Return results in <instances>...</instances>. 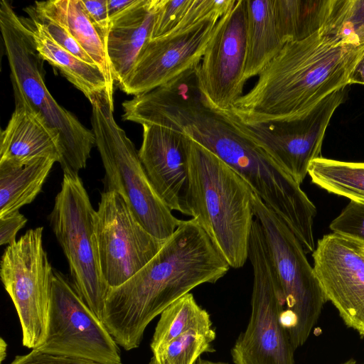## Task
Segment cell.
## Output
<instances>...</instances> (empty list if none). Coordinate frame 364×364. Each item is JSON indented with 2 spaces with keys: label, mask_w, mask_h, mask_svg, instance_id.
I'll use <instances>...</instances> for the list:
<instances>
[{
  "label": "cell",
  "mask_w": 364,
  "mask_h": 364,
  "mask_svg": "<svg viewBox=\"0 0 364 364\" xmlns=\"http://www.w3.org/2000/svg\"><path fill=\"white\" fill-rule=\"evenodd\" d=\"M80 2L90 19L106 41L110 26L107 0H80Z\"/></svg>",
  "instance_id": "33"
},
{
  "label": "cell",
  "mask_w": 364,
  "mask_h": 364,
  "mask_svg": "<svg viewBox=\"0 0 364 364\" xmlns=\"http://www.w3.org/2000/svg\"><path fill=\"white\" fill-rule=\"evenodd\" d=\"M247 49L244 80L259 75L283 48L273 0H246Z\"/></svg>",
  "instance_id": "21"
},
{
  "label": "cell",
  "mask_w": 364,
  "mask_h": 364,
  "mask_svg": "<svg viewBox=\"0 0 364 364\" xmlns=\"http://www.w3.org/2000/svg\"><path fill=\"white\" fill-rule=\"evenodd\" d=\"M55 162L56 159L48 157L24 166L0 163V217L31 203Z\"/></svg>",
  "instance_id": "22"
},
{
  "label": "cell",
  "mask_w": 364,
  "mask_h": 364,
  "mask_svg": "<svg viewBox=\"0 0 364 364\" xmlns=\"http://www.w3.org/2000/svg\"><path fill=\"white\" fill-rule=\"evenodd\" d=\"M28 219L19 211L0 217V245L14 242L18 232L23 228Z\"/></svg>",
  "instance_id": "34"
},
{
  "label": "cell",
  "mask_w": 364,
  "mask_h": 364,
  "mask_svg": "<svg viewBox=\"0 0 364 364\" xmlns=\"http://www.w3.org/2000/svg\"><path fill=\"white\" fill-rule=\"evenodd\" d=\"M43 230L29 229L9 245L0 264L2 284L21 323L22 344L31 350L46 337L54 270L43 248Z\"/></svg>",
  "instance_id": "9"
},
{
  "label": "cell",
  "mask_w": 364,
  "mask_h": 364,
  "mask_svg": "<svg viewBox=\"0 0 364 364\" xmlns=\"http://www.w3.org/2000/svg\"><path fill=\"white\" fill-rule=\"evenodd\" d=\"M252 201L285 300L281 319L296 350L307 341L327 300L296 235L255 193Z\"/></svg>",
  "instance_id": "6"
},
{
  "label": "cell",
  "mask_w": 364,
  "mask_h": 364,
  "mask_svg": "<svg viewBox=\"0 0 364 364\" xmlns=\"http://www.w3.org/2000/svg\"><path fill=\"white\" fill-rule=\"evenodd\" d=\"M38 12L63 26L105 75L110 89L115 85L105 38L86 14L80 0L36 1Z\"/></svg>",
  "instance_id": "19"
},
{
  "label": "cell",
  "mask_w": 364,
  "mask_h": 364,
  "mask_svg": "<svg viewBox=\"0 0 364 364\" xmlns=\"http://www.w3.org/2000/svg\"><path fill=\"white\" fill-rule=\"evenodd\" d=\"M192 0H161L151 40L173 33L186 14Z\"/></svg>",
  "instance_id": "29"
},
{
  "label": "cell",
  "mask_w": 364,
  "mask_h": 364,
  "mask_svg": "<svg viewBox=\"0 0 364 364\" xmlns=\"http://www.w3.org/2000/svg\"><path fill=\"white\" fill-rule=\"evenodd\" d=\"M314 269L327 301L344 323L364 336V249L363 244L331 233L312 252Z\"/></svg>",
  "instance_id": "14"
},
{
  "label": "cell",
  "mask_w": 364,
  "mask_h": 364,
  "mask_svg": "<svg viewBox=\"0 0 364 364\" xmlns=\"http://www.w3.org/2000/svg\"><path fill=\"white\" fill-rule=\"evenodd\" d=\"M9 364H99L80 358L60 356L31 350L26 355H17Z\"/></svg>",
  "instance_id": "32"
},
{
  "label": "cell",
  "mask_w": 364,
  "mask_h": 364,
  "mask_svg": "<svg viewBox=\"0 0 364 364\" xmlns=\"http://www.w3.org/2000/svg\"><path fill=\"white\" fill-rule=\"evenodd\" d=\"M340 364H358L357 361L353 358H350Z\"/></svg>",
  "instance_id": "39"
},
{
  "label": "cell",
  "mask_w": 364,
  "mask_h": 364,
  "mask_svg": "<svg viewBox=\"0 0 364 364\" xmlns=\"http://www.w3.org/2000/svg\"><path fill=\"white\" fill-rule=\"evenodd\" d=\"M230 267L196 220H181L143 268L109 289L102 321L119 346L136 349L154 318L198 286L215 283Z\"/></svg>",
  "instance_id": "1"
},
{
  "label": "cell",
  "mask_w": 364,
  "mask_h": 364,
  "mask_svg": "<svg viewBox=\"0 0 364 364\" xmlns=\"http://www.w3.org/2000/svg\"><path fill=\"white\" fill-rule=\"evenodd\" d=\"M235 1V0H192L186 16L173 33L186 29L206 20H219L230 10Z\"/></svg>",
  "instance_id": "31"
},
{
  "label": "cell",
  "mask_w": 364,
  "mask_h": 364,
  "mask_svg": "<svg viewBox=\"0 0 364 364\" xmlns=\"http://www.w3.org/2000/svg\"><path fill=\"white\" fill-rule=\"evenodd\" d=\"M363 249H364V244H363Z\"/></svg>",
  "instance_id": "41"
},
{
  "label": "cell",
  "mask_w": 364,
  "mask_h": 364,
  "mask_svg": "<svg viewBox=\"0 0 364 364\" xmlns=\"http://www.w3.org/2000/svg\"><path fill=\"white\" fill-rule=\"evenodd\" d=\"M353 84L364 85V54L350 75L348 85Z\"/></svg>",
  "instance_id": "36"
},
{
  "label": "cell",
  "mask_w": 364,
  "mask_h": 364,
  "mask_svg": "<svg viewBox=\"0 0 364 364\" xmlns=\"http://www.w3.org/2000/svg\"><path fill=\"white\" fill-rule=\"evenodd\" d=\"M185 135V134H184ZM191 216L232 268L248 259L254 192L216 154L186 135Z\"/></svg>",
  "instance_id": "3"
},
{
  "label": "cell",
  "mask_w": 364,
  "mask_h": 364,
  "mask_svg": "<svg viewBox=\"0 0 364 364\" xmlns=\"http://www.w3.org/2000/svg\"><path fill=\"white\" fill-rule=\"evenodd\" d=\"M327 0H273L274 14L282 41L304 39L321 27Z\"/></svg>",
  "instance_id": "25"
},
{
  "label": "cell",
  "mask_w": 364,
  "mask_h": 364,
  "mask_svg": "<svg viewBox=\"0 0 364 364\" xmlns=\"http://www.w3.org/2000/svg\"><path fill=\"white\" fill-rule=\"evenodd\" d=\"M195 364H228L224 362H213L199 358Z\"/></svg>",
  "instance_id": "38"
},
{
  "label": "cell",
  "mask_w": 364,
  "mask_h": 364,
  "mask_svg": "<svg viewBox=\"0 0 364 364\" xmlns=\"http://www.w3.org/2000/svg\"><path fill=\"white\" fill-rule=\"evenodd\" d=\"M136 0H107L110 21L118 16L132 6Z\"/></svg>",
  "instance_id": "35"
},
{
  "label": "cell",
  "mask_w": 364,
  "mask_h": 364,
  "mask_svg": "<svg viewBox=\"0 0 364 364\" xmlns=\"http://www.w3.org/2000/svg\"><path fill=\"white\" fill-rule=\"evenodd\" d=\"M91 105L92 131L105 171V191L120 194L148 232L160 240H167L181 220L156 193L134 144L116 122L114 100L104 91Z\"/></svg>",
  "instance_id": "5"
},
{
  "label": "cell",
  "mask_w": 364,
  "mask_h": 364,
  "mask_svg": "<svg viewBox=\"0 0 364 364\" xmlns=\"http://www.w3.org/2000/svg\"><path fill=\"white\" fill-rule=\"evenodd\" d=\"M6 348H7L6 343L4 341L3 338H1V341H0V360H1V363H2V361L5 359L6 356Z\"/></svg>",
  "instance_id": "37"
},
{
  "label": "cell",
  "mask_w": 364,
  "mask_h": 364,
  "mask_svg": "<svg viewBox=\"0 0 364 364\" xmlns=\"http://www.w3.org/2000/svg\"><path fill=\"white\" fill-rule=\"evenodd\" d=\"M363 54L364 44L350 43L319 30L287 42L230 109L250 124L301 118L326 97L348 86Z\"/></svg>",
  "instance_id": "2"
},
{
  "label": "cell",
  "mask_w": 364,
  "mask_h": 364,
  "mask_svg": "<svg viewBox=\"0 0 364 364\" xmlns=\"http://www.w3.org/2000/svg\"><path fill=\"white\" fill-rule=\"evenodd\" d=\"M0 28L10 69L15 105L35 112L58 137L63 172L78 174L86 167L95 138L73 113L60 105L45 83L44 60L38 53L29 18L19 16L6 0L0 2Z\"/></svg>",
  "instance_id": "4"
},
{
  "label": "cell",
  "mask_w": 364,
  "mask_h": 364,
  "mask_svg": "<svg viewBox=\"0 0 364 364\" xmlns=\"http://www.w3.org/2000/svg\"><path fill=\"white\" fill-rule=\"evenodd\" d=\"M35 350L99 364H122L119 345L102 321L55 269L46 337Z\"/></svg>",
  "instance_id": "10"
},
{
  "label": "cell",
  "mask_w": 364,
  "mask_h": 364,
  "mask_svg": "<svg viewBox=\"0 0 364 364\" xmlns=\"http://www.w3.org/2000/svg\"><path fill=\"white\" fill-rule=\"evenodd\" d=\"M161 0H136L124 12L110 21L106 49L115 84H122L151 40Z\"/></svg>",
  "instance_id": "17"
},
{
  "label": "cell",
  "mask_w": 364,
  "mask_h": 364,
  "mask_svg": "<svg viewBox=\"0 0 364 364\" xmlns=\"http://www.w3.org/2000/svg\"><path fill=\"white\" fill-rule=\"evenodd\" d=\"M209 313L188 293L168 306L161 314L150 343L154 356L160 354L174 339L191 331L210 332Z\"/></svg>",
  "instance_id": "23"
},
{
  "label": "cell",
  "mask_w": 364,
  "mask_h": 364,
  "mask_svg": "<svg viewBox=\"0 0 364 364\" xmlns=\"http://www.w3.org/2000/svg\"><path fill=\"white\" fill-rule=\"evenodd\" d=\"M149 364H159V363H158V362H157L156 359L153 356V357L151 358V360H150V361H149Z\"/></svg>",
  "instance_id": "40"
},
{
  "label": "cell",
  "mask_w": 364,
  "mask_h": 364,
  "mask_svg": "<svg viewBox=\"0 0 364 364\" xmlns=\"http://www.w3.org/2000/svg\"><path fill=\"white\" fill-rule=\"evenodd\" d=\"M95 213L79 175L63 172L60 190L48 216L50 226L68 261L74 288L102 320L109 287L100 269Z\"/></svg>",
  "instance_id": "8"
},
{
  "label": "cell",
  "mask_w": 364,
  "mask_h": 364,
  "mask_svg": "<svg viewBox=\"0 0 364 364\" xmlns=\"http://www.w3.org/2000/svg\"><path fill=\"white\" fill-rule=\"evenodd\" d=\"M141 126L138 155L152 186L172 211L191 216L185 135L163 126Z\"/></svg>",
  "instance_id": "16"
},
{
  "label": "cell",
  "mask_w": 364,
  "mask_h": 364,
  "mask_svg": "<svg viewBox=\"0 0 364 364\" xmlns=\"http://www.w3.org/2000/svg\"><path fill=\"white\" fill-rule=\"evenodd\" d=\"M346 88L326 97L304 117L291 121L250 124L242 122L231 109L218 111L301 185L311 161L321 157L326 130L345 99Z\"/></svg>",
  "instance_id": "11"
},
{
  "label": "cell",
  "mask_w": 364,
  "mask_h": 364,
  "mask_svg": "<svg viewBox=\"0 0 364 364\" xmlns=\"http://www.w3.org/2000/svg\"><path fill=\"white\" fill-rule=\"evenodd\" d=\"M51 157L59 163L58 137L32 110L15 105L6 127L0 136V163L24 166Z\"/></svg>",
  "instance_id": "18"
},
{
  "label": "cell",
  "mask_w": 364,
  "mask_h": 364,
  "mask_svg": "<svg viewBox=\"0 0 364 364\" xmlns=\"http://www.w3.org/2000/svg\"><path fill=\"white\" fill-rule=\"evenodd\" d=\"M318 30L350 43L364 44V0H327Z\"/></svg>",
  "instance_id": "26"
},
{
  "label": "cell",
  "mask_w": 364,
  "mask_h": 364,
  "mask_svg": "<svg viewBox=\"0 0 364 364\" xmlns=\"http://www.w3.org/2000/svg\"><path fill=\"white\" fill-rule=\"evenodd\" d=\"M308 174L328 193L364 202V163L320 157L311 161Z\"/></svg>",
  "instance_id": "24"
},
{
  "label": "cell",
  "mask_w": 364,
  "mask_h": 364,
  "mask_svg": "<svg viewBox=\"0 0 364 364\" xmlns=\"http://www.w3.org/2000/svg\"><path fill=\"white\" fill-rule=\"evenodd\" d=\"M25 11L30 16L31 19L38 21L45 28L50 37L59 46L81 60L95 65L90 55L84 50L63 26L52 18L38 12L32 6L26 8Z\"/></svg>",
  "instance_id": "30"
},
{
  "label": "cell",
  "mask_w": 364,
  "mask_h": 364,
  "mask_svg": "<svg viewBox=\"0 0 364 364\" xmlns=\"http://www.w3.org/2000/svg\"><path fill=\"white\" fill-rule=\"evenodd\" d=\"M29 19L36 50L44 61L58 68L90 103L104 91H107L109 97L114 100V91L110 89L105 75L97 65L85 63L65 50L53 41L40 23Z\"/></svg>",
  "instance_id": "20"
},
{
  "label": "cell",
  "mask_w": 364,
  "mask_h": 364,
  "mask_svg": "<svg viewBox=\"0 0 364 364\" xmlns=\"http://www.w3.org/2000/svg\"><path fill=\"white\" fill-rule=\"evenodd\" d=\"M218 20H206L186 29L150 40L125 80L119 85L139 95L164 85L200 63Z\"/></svg>",
  "instance_id": "15"
},
{
  "label": "cell",
  "mask_w": 364,
  "mask_h": 364,
  "mask_svg": "<svg viewBox=\"0 0 364 364\" xmlns=\"http://www.w3.org/2000/svg\"><path fill=\"white\" fill-rule=\"evenodd\" d=\"M329 228L333 233L364 244V202L350 200Z\"/></svg>",
  "instance_id": "28"
},
{
  "label": "cell",
  "mask_w": 364,
  "mask_h": 364,
  "mask_svg": "<svg viewBox=\"0 0 364 364\" xmlns=\"http://www.w3.org/2000/svg\"><path fill=\"white\" fill-rule=\"evenodd\" d=\"M95 231L101 273L109 289L121 286L136 274L166 240L148 232L115 191L101 193Z\"/></svg>",
  "instance_id": "12"
},
{
  "label": "cell",
  "mask_w": 364,
  "mask_h": 364,
  "mask_svg": "<svg viewBox=\"0 0 364 364\" xmlns=\"http://www.w3.org/2000/svg\"><path fill=\"white\" fill-rule=\"evenodd\" d=\"M248 259L253 272L251 313L230 350L234 364H294V348L281 316L285 300L262 228L255 219Z\"/></svg>",
  "instance_id": "7"
},
{
  "label": "cell",
  "mask_w": 364,
  "mask_h": 364,
  "mask_svg": "<svg viewBox=\"0 0 364 364\" xmlns=\"http://www.w3.org/2000/svg\"><path fill=\"white\" fill-rule=\"evenodd\" d=\"M215 330L210 332L191 331L169 343L162 352L154 356L159 364H195L205 353L215 351L212 346Z\"/></svg>",
  "instance_id": "27"
},
{
  "label": "cell",
  "mask_w": 364,
  "mask_h": 364,
  "mask_svg": "<svg viewBox=\"0 0 364 364\" xmlns=\"http://www.w3.org/2000/svg\"><path fill=\"white\" fill-rule=\"evenodd\" d=\"M247 2L235 0L216 23L196 73L198 88L216 110L230 109L244 95Z\"/></svg>",
  "instance_id": "13"
}]
</instances>
